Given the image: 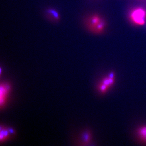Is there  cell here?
<instances>
[{
    "label": "cell",
    "instance_id": "obj_2",
    "mask_svg": "<svg viewBox=\"0 0 146 146\" xmlns=\"http://www.w3.org/2000/svg\"><path fill=\"white\" fill-rule=\"evenodd\" d=\"M115 74L114 72H111L103 79L98 85V90L102 94H105L108 89L114 84Z\"/></svg>",
    "mask_w": 146,
    "mask_h": 146
},
{
    "label": "cell",
    "instance_id": "obj_6",
    "mask_svg": "<svg viewBox=\"0 0 146 146\" xmlns=\"http://www.w3.org/2000/svg\"><path fill=\"white\" fill-rule=\"evenodd\" d=\"M10 89L9 85L6 84H1V104H3L5 102L6 94H8Z\"/></svg>",
    "mask_w": 146,
    "mask_h": 146
},
{
    "label": "cell",
    "instance_id": "obj_7",
    "mask_svg": "<svg viewBox=\"0 0 146 146\" xmlns=\"http://www.w3.org/2000/svg\"><path fill=\"white\" fill-rule=\"evenodd\" d=\"M91 134L89 132H86L83 134L82 140H83L84 143H87L90 142L91 141Z\"/></svg>",
    "mask_w": 146,
    "mask_h": 146
},
{
    "label": "cell",
    "instance_id": "obj_4",
    "mask_svg": "<svg viewBox=\"0 0 146 146\" xmlns=\"http://www.w3.org/2000/svg\"><path fill=\"white\" fill-rule=\"evenodd\" d=\"M45 16L49 21L52 23H58L60 20V15L56 9L53 8H48L45 10Z\"/></svg>",
    "mask_w": 146,
    "mask_h": 146
},
{
    "label": "cell",
    "instance_id": "obj_3",
    "mask_svg": "<svg viewBox=\"0 0 146 146\" xmlns=\"http://www.w3.org/2000/svg\"><path fill=\"white\" fill-rule=\"evenodd\" d=\"M146 12L143 9L138 8L134 9L131 15V17L133 23L138 25H143L145 23Z\"/></svg>",
    "mask_w": 146,
    "mask_h": 146
},
{
    "label": "cell",
    "instance_id": "obj_8",
    "mask_svg": "<svg viewBox=\"0 0 146 146\" xmlns=\"http://www.w3.org/2000/svg\"><path fill=\"white\" fill-rule=\"evenodd\" d=\"M8 132L7 131V130H3L2 131H1V140L5 139L6 137H7L8 136Z\"/></svg>",
    "mask_w": 146,
    "mask_h": 146
},
{
    "label": "cell",
    "instance_id": "obj_1",
    "mask_svg": "<svg viewBox=\"0 0 146 146\" xmlns=\"http://www.w3.org/2000/svg\"><path fill=\"white\" fill-rule=\"evenodd\" d=\"M85 24L87 29L92 32H101L104 27V23L98 15L89 16L86 19Z\"/></svg>",
    "mask_w": 146,
    "mask_h": 146
},
{
    "label": "cell",
    "instance_id": "obj_5",
    "mask_svg": "<svg viewBox=\"0 0 146 146\" xmlns=\"http://www.w3.org/2000/svg\"><path fill=\"white\" fill-rule=\"evenodd\" d=\"M137 135L140 141L146 144V125L138 128L137 130Z\"/></svg>",
    "mask_w": 146,
    "mask_h": 146
}]
</instances>
